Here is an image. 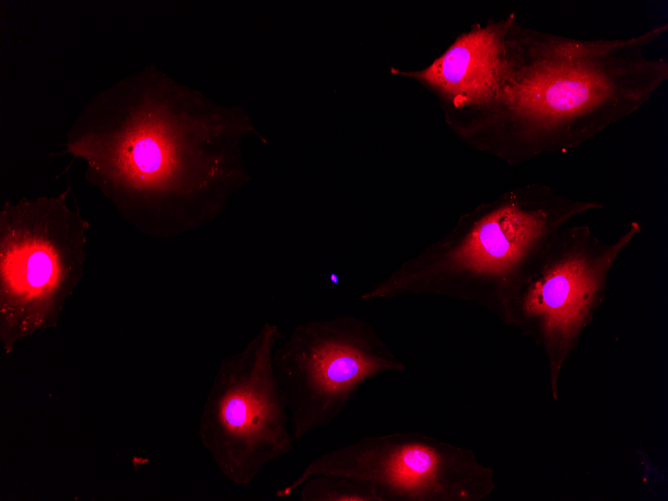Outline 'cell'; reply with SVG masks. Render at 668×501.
<instances>
[{
    "instance_id": "5",
    "label": "cell",
    "mask_w": 668,
    "mask_h": 501,
    "mask_svg": "<svg viewBox=\"0 0 668 501\" xmlns=\"http://www.w3.org/2000/svg\"><path fill=\"white\" fill-rule=\"evenodd\" d=\"M297 440L333 422L368 380L404 362L366 320L343 315L297 325L273 354Z\"/></svg>"
},
{
    "instance_id": "8",
    "label": "cell",
    "mask_w": 668,
    "mask_h": 501,
    "mask_svg": "<svg viewBox=\"0 0 668 501\" xmlns=\"http://www.w3.org/2000/svg\"><path fill=\"white\" fill-rule=\"evenodd\" d=\"M505 75L501 44L493 29L460 37L419 77L435 86L456 105L482 103L500 91Z\"/></svg>"
},
{
    "instance_id": "4",
    "label": "cell",
    "mask_w": 668,
    "mask_h": 501,
    "mask_svg": "<svg viewBox=\"0 0 668 501\" xmlns=\"http://www.w3.org/2000/svg\"><path fill=\"white\" fill-rule=\"evenodd\" d=\"M282 338L277 324H263L243 349L222 360L204 403L199 439L220 472L236 485L250 484L296 442L286 395L273 368Z\"/></svg>"
},
{
    "instance_id": "3",
    "label": "cell",
    "mask_w": 668,
    "mask_h": 501,
    "mask_svg": "<svg viewBox=\"0 0 668 501\" xmlns=\"http://www.w3.org/2000/svg\"><path fill=\"white\" fill-rule=\"evenodd\" d=\"M640 230L632 223L607 243L588 226L561 228L534 257L506 303L501 321L543 348L556 401L562 367L603 302L614 263Z\"/></svg>"
},
{
    "instance_id": "2",
    "label": "cell",
    "mask_w": 668,
    "mask_h": 501,
    "mask_svg": "<svg viewBox=\"0 0 668 501\" xmlns=\"http://www.w3.org/2000/svg\"><path fill=\"white\" fill-rule=\"evenodd\" d=\"M0 219V340L10 354L58 324L84 273L88 224L64 195L7 204Z\"/></svg>"
},
{
    "instance_id": "1",
    "label": "cell",
    "mask_w": 668,
    "mask_h": 501,
    "mask_svg": "<svg viewBox=\"0 0 668 501\" xmlns=\"http://www.w3.org/2000/svg\"><path fill=\"white\" fill-rule=\"evenodd\" d=\"M597 207L544 186L516 190L462 218L360 298L447 296L479 304L502 320L515 286L549 238L572 217Z\"/></svg>"
},
{
    "instance_id": "7",
    "label": "cell",
    "mask_w": 668,
    "mask_h": 501,
    "mask_svg": "<svg viewBox=\"0 0 668 501\" xmlns=\"http://www.w3.org/2000/svg\"><path fill=\"white\" fill-rule=\"evenodd\" d=\"M614 84L602 71L567 60L536 66L504 90L506 100L533 126L526 158L560 149L558 132L571 120L587 114L613 94Z\"/></svg>"
},
{
    "instance_id": "9",
    "label": "cell",
    "mask_w": 668,
    "mask_h": 501,
    "mask_svg": "<svg viewBox=\"0 0 668 501\" xmlns=\"http://www.w3.org/2000/svg\"><path fill=\"white\" fill-rule=\"evenodd\" d=\"M298 490L301 501H380L370 485L338 474L314 475Z\"/></svg>"
},
{
    "instance_id": "6",
    "label": "cell",
    "mask_w": 668,
    "mask_h": 501,
    "mask_svg": "<svg viewBox=\"0 0 668 501\" xmlns=\"http://www.w3.org/2000/svg\"><path fill=\"white\" fill-rule=\"evenodd\" d=\"M317 474L360 480L380 501H481L495 489L493 469L472 450L417 432L365 436L324 453L275 496L292 495Z\"/></svg>"
}]
</instances>
